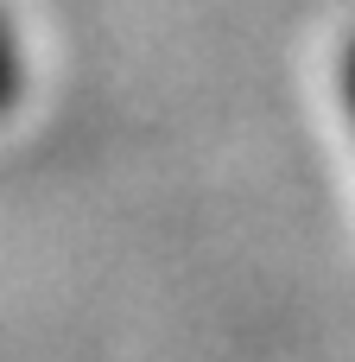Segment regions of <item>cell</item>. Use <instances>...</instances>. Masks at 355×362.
Returning a JSON list of instances; mask_svg holds the SVG:
<instances>
[{
    "label": "cell",
    "instance_id": "obj_1",
    "mask_svg": "<svg viewBox=\"0 0 355 362\" xmlns=\"http://www.w3.org/2000/svg\"><path fill=\"white\" fill-rule=\"evenodd\" d=\"M13 89H19V57H13V38H6V25H0V108L13 102Z\"/></svg>",
    "mask_w": 355,
    "mask_h": 362
},
{
    "label": "cell",
    "instance_id": "obj_2",
    "mask_svg": "<svg viewBox=\"0 0 355 362\" xmlns=\"http://www.w3.org/2000/svg\"><path fill=\"white\" fill-rule=\"evenodd\" d=\"M343 95H349V121H355V45H349V57H343Z\"/></svg>",
    "mask_w": 355,
    "mask_h": 362
}]
</instances>
